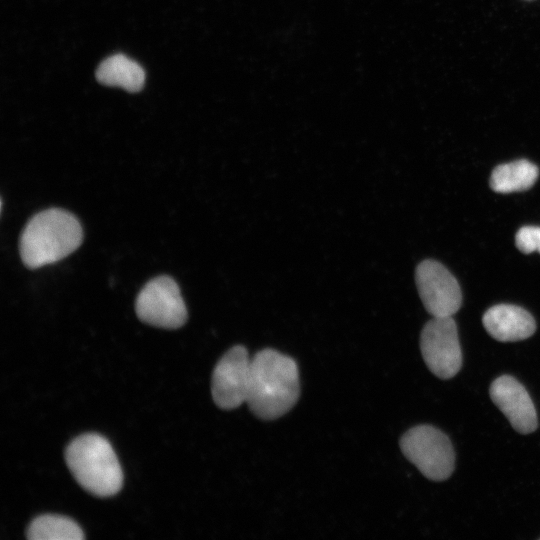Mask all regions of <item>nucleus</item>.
<instances>
[{"label": "nucleus", "mask_w": 540, "mask_h": 540, "mask_svg": "<svg viewBox=\"0 0 540 540\" xmlns=\"http://www.w3.org/2000/svg\"><path fill=\"white\" fill-rule=\"evenodd\" d=\"M415 282L425 309L433 317H450L459 310L460 286L442 264L434 260L421 262L415 271Z\"/></svg>", "instance_id": "nucleus-7"}, {"label": "nucleus", "mask_w": 540, "mask_h": 540, "mask_svg": "<svg viewBox=\"0 0 540 540\" xmlns=\"http://www.w3.org/2000/svg\"><path fill=\"white\" fill-rule=\"evenodd\" d=\"M489 393L493 403L517 432L529 434L537 429L538 420L533 401L517 379L502 375L491 383Z\"/></svg>", "instance_id": "nucleus-9"}, {"label": "nucleus", "mask_w": 540, "mask_h": 540, "mask_svg": "<svg viewBox=\"0 0 540 540\" xmlns=\"http://www.w3.org/2000/svg\"><path fill=\"white\" fill-rule=\"evenodd\" d=\"M490 336L500 342H516L532 336L536 330L533 316L525 309L511 304L490 307L482 317Z\"/></svg>", "instance_id": "nucleus-10"}, {"label": "nucleus", "mask_w": 540, "mask_h": 540, "mask_svg": "<svg viewBox=\"0 0 540 540\" xmlns=\"http://www.w3.org/2000/svg\"><path fill=\"white\" fill-rule=\"evenodd\" d=\"M78 219L68 211L51 208L35 214L20 237V256L25 266L36 269L57 262L82 242Z\"/></svg>", "instance_id": "nucleus-2"}, {"label": "nucleus", "mask_w": 540, "mask_h": 540, "mask_svg": "<svg viewBox=\"0 0 540 540\" xmlns=\"http://www.w3.org/2000/svg\"><path fill=\"white\" fill-rule=\"evenodd\" d=\"M251 358L245 347L229 349L216 364L211 392L215 404L231 410L247 401L250 383Z\"/></svg>", "instance_id": "nucleus-8"}, {"label": "nucleus", "mask_w": 540, "mask_h": 540, "mask_svg": "<svg viewBox=\"0 0 540 540\" xmlns=\"http://www.w3.org/2000/svg\"><path fill=\"white\" fill-rule=\"evenodd\" d=\"M96 79L103 85L121 87L133 93L143 88L145 72L137 62L124 54H115L99 64Z\"/></svg>", "instance_id": "nucleus-11"}, {"label": "nucleus", "mask_w": 540, "mask_h": 540, "mask_svg": "<svg viewBox=\"0 0 540 540\" xmlns=\"http://www.w3.org/2000/svg\"><path fill=\"white\" fill-rule=\"evenodd\" d=\"M404 456L432 481H444L454 471L455 453L448 436L431 425L409 429L400 439Z\"/></svg>", "instance_id": "nucleus-4"}, {"label": "nucleus", "mask_w": 540, "mask_h": 540, "mask_svg": "<svg viewBox=\"0 0 540 540\" xmlns=\"http://www.w3.org/2000/svg\"><path fill=\"white\" fill-rule=\"evenodd\" d=\"M420 349L429 370L441 379L454 377L462 366L457 326L450 317H433L422 329Z\"/></svg>", "instance_id": "nucleus-6"}, {"label": "nucleus", "mask_w": 540, "mask_h": 540, "mask_svg": "<svg viewBox=\"0 0 540 540\" xmlns=\"http://www.w3.org/2000/svg\"><path fill=\"white\" fill-rule=\"evenodd\" d=\"M299 394V371L292 358L273 349L261 350L251 358L246 403L257 417H281L295 405Z\"/></svg>", "instance_id": "nucleus-1"}, {"label": "nucleus", "mask_w": 540, "mask_h": 540, "mask_svg": "<svg viewBox=\"0 0 540 540\" xmlns=\"http://www.w3.org/2000/svg\"><path fill=\"white\" fill-rule=\"evenodd\" d=\"M138 318L155 327L176 329L187 320V309L178 284L169 276L150 280L135 303Z\"/></svg>", "instance_id": "nucleus-5"}, {"label": "nucleus", "mask_w": 540, "mask_h": 540, "mask_svg": "<svg viewBox=\"0 0 540 540\" xmlns=\"http://www.w3.org/2000/svg\"><path fill=\"white\" fill-rule=\"evenodd\" d=\"M516 247L523 253H540V227L524 226L521 227L515 236Z\"/></svg>", "instance_id": "nucleus-14"}, {"label": "nucleus", "mask_w": 540, "mask_h": 540, "mask_svg": "<svg viewBox=\"0 0 540 540\" xmlns=\"http://www.w3.org/2000/svg\"><path fill=\"white\" fill-rule=\"evenodd\" d=\"M539 175L538 167L521 159L498 165L490 176V187L497 193L519 192L529 189Z\"/></svg>", "instance_id": "nucleus-12"}, {"label": "nucleus", "mask_w": 540, "mask_h": 540, "mask_svg": "<svg viewBox=\"0 0 540 540\" xmlns=\"http://www.w3.org/2000/svg\"><path fill=\"white\" fill-rule=\"evenodd\" d=\"M30 540H82L78 524L65 516L44 514L34 518L27 528Z\"/></svg>", "instance_id": "nucleus-13"}, {"label": "nucleus", "mask_w": 540, "mask_h": 540, "mask_svg": "<svg viewBox=\"0 0 540 540\" xmlns=\"http://www.w3.org/2000/svg\"><path fill=\"white\" fill-rule=\"evenodd\" d=\"M66 464L78 484L98 497L115 495L123 473L109 441L96 433L82 434L65 450Z\"/></svg>", "instance_id": "nucleus-3"}]
</instances>
